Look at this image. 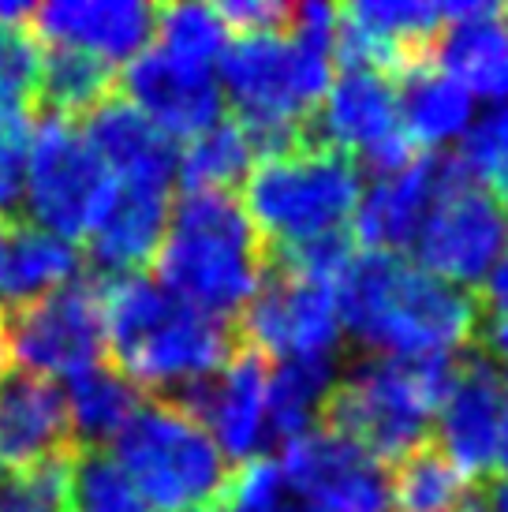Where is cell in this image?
<instances>
[{"label":"cell","instance_id":"22","mask_svg":"<svg viewBox=\"0 0 508 512\" xmlns=\"http://www.w3.org/2000/svg\"><path fill=\"white\" fill-rule=\"evenodd\" d=\"M505 8L486 0L445 4V30L434 42V64L475 98L508 101V38Z\"/></svg>","mask_w":508,"mask_h":512},{"label":"cell","instance_id":"25","mask_svg":"<svg viewBox=\"0 0 508 512\" xmlns=\"http://www.w3.org/2000/svg\"><path fill=\"white\" fill-rule=\"evenodd\" d=\"M64 400H68L71 430L79 445H105L127 427V419L139 412L142 389L124 370H116L109 359L86 370H75L64 378Z\"/></svg>","mask_w":508,"mask_h":512},{"label":"cell","instance_id":"40","mask_svg":"<svg viewBox=\"0 0 508 512\" xmlns=\"http://www.w3.org/2000/svg\"><path fill=\"white\" fill-rule=\"evenodd\" d=\"M8 363H12V356H8V344H4V329H0V378L8 374Z\"/></svg>","mask_w":508,"mask_h":512},{"label":"cell","instance_id":"27","mask_svg":"<svg viewBox=\"0 0 508 512\" xmlns=\"http://www.w3.org/2000/svg\"><path fill=\"white\" fill-rule=\"evenodd\" d=\"M340 378L337 359H288L269 367V434L292 441L322 423V408Z\"/></svg>","mask_w":508,"mask_h":512},{"label":"cell","instance_id":"31","mask_svg":"<svg viewBox=\"0 0 508 512\" xmlns=\"http://www.w3.org/2000/svg\"><path fill=\"white\" fill-rule=\"evenodd\" d=\"M232 30L210 4H169L157 8V49L172 57L198 64V68H217L228 49Z\"/></svg>","mask_w":508,"mask_h":512},{"label":"cell","instance_id":"15","mask_svg":"<svg viewBox=\"0 0 508 512\" xmlns=\"http://www.w3.org/2000/svg\"><path fill=\"white\" fill-rule=\"evenodd\" d=\"M139 113H146L172 139H195L198 131L225 120V90L217 68H198L172 57L157 45H146L131 60L116 86Z\"/></svg>","mask_w":508,"mask_h":512},{"label":"cell","instance_id":"28","mask_svg":"<svg viewBox=\"0 0 508 512\" xmlns=\"http://www.w3.org/2000/svg\"><path fill=\"white\" fill-rule=\"evenodd\" d=\"M254 161L258 154L240 120H217L213 128L187 139V146L180 150L176 180L184 191H232L247 180Z\"/></svg>","mask_w":508,"mask_h":512},{"label":"cell","instance_id":"13","mask_svg":"<svg viewBox=\"0 0 508 512\" xmlns=\"http://www.w3.org/2000/svg\"><path fill=\"white\" fill-rule=\"evenodd\" d=\"M508 385L505 370L482 352L479 344L460 352L456 378L441 400L434 434L441 453L449 456L467 479H486L501 460Z\"/></svg>","mask_w":508,"mask_h":512},{"label":"cell","instance_id":"16","mask_svg":"<svg viewBox=\"0 0 508 512\" xmlns=\"http://www.w3.org/2000/svg\"><path fill=\"white\" fill-rule=\"evenodd\" d=\"M400 131V94L393 79L370 68H340L307 124V143L367 157Z\"/></svg>","mask_w":508,"mask_h":512},{"label":"cell","instance_id":"26","mask_svg":"<svg viewBox=\"0 0 508 512\" xmlns=\"http://www.w3.org/2000/svg\"><path fill=\"white\" fill-rule=\"evenodd\" d=\"M120 75L116 64L94 57L75 45H49L42 57V79H38V98L45 113L57 116H86L94 113L101 101L113 98Z\"/></svg>","mask_w":508,"mask_h":512},{"label":"cell","instance_id":"42","mask_svg":"<svg viewBox=\"0 0 508 512\" xmlns=\"http://www.w3.org/2000/svg\"><path fill=\"white\" fill-rule=\"evenodd\" d=\"M281 512H311V509H307V505H284Z\"/></svg>","mask_w":508,"mask_h":512},{"label":"cell","instance_id":"43","mask_svg":"<svg viewBox=\"0 0 508 512\" xmlns=\"http://www.w3.org/2000/svg\"><path fill=\"white\" fill-rule=\"evenodd\" d=\"M501 23H505V38H508V8H505V15H501Z\"/></svg>","mask_w":508,"mask_h":512},{"label":"cell","instance_id":"14","mask_svg":"<svg viewBox=\"0 0 508 512\" xmlns=\"http://www.w3.org/2000/svg\"><path fill=\"white\" fill-rule=\"evenodd\" d=\"M269 367L273 363L266 356L240 344V352L217 374L169 397L210 430L228 464L262 456L266 441L273 438L269 434Z\"/></svg>","mask_w":508,"mask_h":512},{"label":"cell","instance_id":"3","mask_svg":"<svg viewBox=\"0 0 508 512\" xmlns=\"http://www.w3.org/2000/svg\"><path fill=\"white\" fill-rule=\"evenodd\" d=\"M154 270L172 296L210 318L240 322L266 281L269 247L236 191H184L172 206Z\"/></svg>","mask_w":508,"mask_h":512},{"label":"cell","instance_id":"4","mask_svg":"<svg viewBox=\"0 0 508 512\" xmlns=\"http://www.w3.org/2000/svg\"><path fill=\"white\" fill-rule=\"evenodd\" d=\"M333 53L292 30L236 34L221 57V90L258 157L307 143V124L333 83Z\"/></svg>","mask_w":508,"mask_h":512},{"label":"cell","instance_id":"33","mask_svg":"<svg viewBox=\"0 0 508 512\" xmlns=\"http://www.w3.org/2000/svg\"><path fill=\"white\" fill-rule=\"evenodd\" d=\"M284 494H288V479L281 471V460L254 456L232 468L221 498L213 505L221 512H281Z\"/></svg>","mask_w":508,"mask_h":512},{"label":"cell","instance_id":"5","mask_svg":"<svg viewBox=\"0 0 508 512\" xmlns=\"http://www.w3.org/2000/svg\"><path fill=\"white\" fill-rule=\"evenodd\" d=\"M460 356L385 359L367 356L340 370L322 408V427L367 449L378 464H396L434 434V415L456 378Z\"/></svg>","mask_w":508,"mask_h":512},{"label":"cell","instance_id":"44","mask_svg":"<svg viewBox=\"0 0 508 512\" xmlns=\"http://www.w3.org/2000/svg\"><path fill=\"white\" fill-rule=\"evenodd\" d=\"M198 512H221V509H217V505H206V509H198Z\"/></svg>","mask_w":508,"mask_h":512},{"label":"cell","instance_id":"18","mask_svg":"<svg viewBox=\"0 0 508 512\" xmlns=\"http://www.w3.org/2000/svg\"><path fill=\"white\" fill-rule=\"evenodd\" d=\"M75 445L68 400L53 378L30 370L0 378V464L27 471L71 453Z\"/></svg>","mask_w":508,"mask_h":512},{"label":"cell","instance_id":"7","mask_svg":"<svg viewBox=\"0 0 508 512\" xmlns=\"http://www.w3.org/2000/svg\"><path fill=\"white\" fill-rule=\"evenodd\" d=\"M113 456L150 512H198L225 490L232 464L210 430L169 397H150L116 434Z\"/></svg>","mask_w":508,"mask_h":512},{"label":"cell","instance_id":"38","mask_svg":"<svg viewBox=\"0 0 508 512\" xmlns=\"http://www.w3.org/2000/svg\"><path fill=\"white\" fill-rule=\"evenodd\" d=\"M8 228L12 221H0V281H4V255H8Z\"/></svg>","mask_w":508,"mask_h":512},{"label":"cell","instance_id":"30","mask_svg":"<svg viewBox=\"0 0 508 512\" xmlns=\"http://www.w3.org/2000/svg\"><path fill=\"white\" fill-rule=\"evenodd\" d=\"M71 512H150L139 486L105 445H79L68 471Z\"/></svg>","mask_w":508,"mask_h":512},{"label":"cell","instance_id":"20","mask_svg":"<svg viewBox=\"0 0 508 512\" xmlns=\"http://www.w3.org/2000/svg\"><path fill=\"white\" fill-rule=\"evenodd\" d=\"M449 154H419L408 169L393 176H378L363 191L359 210L352 217V236L363 243V251H389L400 255L415 243L430 206L438 199V187L445 180Z\"/></svg>","mask_w":508,"mask_h":512},{"label":"cell","instance_id":"2","mask_svg":"<svg viewBox=\"0 0 508 512\" xmlns=\"http://www.w3.org/2000/svg\"><path fill=\"white\" fill-rule=\"evenodd\" d=\"M109 363L150 397H172L210 378L240 352L236 322L210 318L150 273L98 277Z\"/></svg>","mask_w":508,"mask_h":512},{"label":"cell","instance_id":"39","mask_svg":"<svg viewBox=\"0 0 508 512\" xmlns=\"http://www.w3.org/2000/svg\"><path fill=\"white\" fill-rule=\"evenodd\" d=\"M452 512H490V505L486 501H475V498H467L464 505H456Z\"/></svg>","mask_w":508,"mask_h":512},{"label":"cell","instance_id":"17","mask_svg":"<svg viewBox=\"0 0 508 512\" xmlns=\"http://www.w3.org/2000/svg\"><path fill=\"white\" fill-rule=\"evenodd\" d=\"M38 42L75 45L109 64H131L157 34V8L142 0H49L34 8Z\"/></svg>","mask_w":508,"mask_h":512},{"label":"cell","instance_id":"41","mask_svg":"<svg viewBox=\"0 0 508 512\" xmlns=\"http://www.w3.org/2000/svg\"><path fill=\"white\" fill-rule=\"evenodd\" d=\"M490 191H494L497 199H501V206H505V210H508V176H505V180H501V184L490 187Z\"/></svg>","mask_w":508,"mask_h":512},{"label":"cell","instance_id":"21","mask_svg":"<svg viewBox=\"0 0 508 512\" xmlns=\"http://www.w3.org/2000/svg\"><path fill=\"white\" fill-rule=\"evenodd\" d=\"M172 217V191L165 187L116 184L105 210L98 214L86 255L94 262L98 277L116 273H142L157 258Z\"/></svg>","mask_w":508,"mask_h":512},{"label":"cell","instance_id":"24","mask_svg":"<svg viewBox=\"0 0 508 512\" xmlns=\"http://www.w3.org/2000/svg\"><path fill=\"white\" fill-rule=\"evenodd\" d=\"M79 262L83 255L71 240L15 217L8 228V255H4V281H0L4 307L30 303L53 288L71 285L79 277Z\"/></svg>","mask_w":508,"mask_h":512},{"label":"cell","instance_id":"34","mask_svg":"<svg viewBox=\"0 0 508 512\" xmlns=\"http://www.w3.org/2000/svg\"><path fill=\"white\" fill-rule=\"evenodd\" d=\"M42 57L45 49L38 34L19 23L0 19V86L12 90L19 98H38V79H42Z\"/></svg>","mask_w":508,"mask_h":512},{"label":"cell","instance_id":"6","mask_svg":"<svg viewBox=\"0 0 508 512\" xmlns=\"http://www.w3.org/2000/svg\"><path fill=\"white\" fill-rule=\"evenodd\" d=\"M359 199V161L318 143L258 157L243 180V210L269 251L352 228Z\"/></svg>","mask_w":508,"mask_h":512},{"label":"cell","instance_id":"10","mask_svg":"<svg viewBox=\"0 0 508 512\" xmlns=\"http://www.w3.org/2000/svg\"><path fill=\"white\" fill-rule=\"evenodd\" d=\"M0 329L19 370L45 378H68L109 356L98 277H75L71 285L53 288L30 303L0 307Z\"/></svg>","mask_w":508,"mask_h":512},{"label":"cell","instance_id":"12","mask_svg":"<svg viewBox=\"0 0 508 512\" xmlns=\"http://www.w3.org/2000/svg\"><path fill=\"white\" fill-rule=\"evenodd\" d=\"M281 471L311 512H393L389 468L322 423L284 441Z\"/></svg>","mask_w":508,"mask_h":512},{"label":"cell","instance_id":"9","mask_svg":"<svg viewBox=\"0 0 508 512\" xmlns=\"http://www.w3.org/2000/svg\"><path fill=\"white\" fill-rule=\"evenodd\" d=\"M411 247L426 273L475 292L508 251V210L490 187L467 176L456 154H449L438 199Z\"/></svg>","mask_w":508,"mask_h":512},{"label":"cell","instance_id":"29","mask_svg":"<svg viewBox=\"0 0 508 512\" xmlns=\"http://www.w3.org/2000/svg\"><path fill=\"white\" fill-rule=\"evenodd\" d=\"M389 494L396 512H452L471 498V479L434 441H426L393 464Z\"/></svg>","mask_w":508,"mask_h":512},{"label":"cell","instance_id":"1","mask_svg":"<svg viewBox=\"0 0 508 512\" xmlns=\"http://www.w3.org/2000/svg\"><path fill=\"white\" fill-rule=\"evenodd\" d=\"M344 333L370 356L434 359L479 344L482 303L404 255L359 251L337 285Z\"/></svg>","mask_w":508,"mask_h":512},{"label":"cell","instance_id":"11","mask_svg":"<svg viewBox=\"0 0 508 512\" xmlns=\"http://www.w3.org/2000/svg\"><path fill=\"white\" fill-rule=\"evenodd\" d=\"M240 344L254 348L269 363L288 359H337L344 344L337 292L307 277L266 270V281L240 314Z\"/></svg>","mask_w":508,"mask_h":512},{"label":"cell","instance_id":"37","mask_svg":"<svg viewBox=\"0 0 508 512\" xmlns=\"http://www.w3.org/2000/svg\"><path fill=\"white\" fill-rule=\"evenodd\" d=\"M486 505H490V512H508V475H497V479H490Z\"/></svg>","mask_w":508,"mask_h":512},{"label":"cell","instance_id":"32","mask_svg":"<svg viewBox=\"0 0 508 512\" xmlns=\"http://www.w3.org/2000/svg\"><path fill=\"white\" fill-rule=\"evenodd\" d=\"M464 172L479 184L494 187L508 176V101H494L460 139V150H452Z\"/></svg>","mask_w":508,"mask_h":512},{"label":"cell","instance_id":"35","mask_svg":"<svg viewBox=\"0 0 508 512\" xmlns=\"http://www.w3.org/2000/svg\"><path fill=\"white\" fill-rule=\"evenodd\" d=\"M217 12L236 34L288 30L292 23V4H277V0H228V4H217Z\"/></svg>","mask_w":508,"mask_h":512},{"label":"cell","instance_id":"36","mask_svg":"<svg viewBox=\"0 0 508 512\" xmlns=\"http://www.w3.org/2000/svg\"><path fill=\"white\" fill-rule=\"evenodd\" d=\"M482 314H508V251L482 285Z\"/></svg>","mask_w":508,"mask_h":512},{"label":"cell","instance_id":"8","mask_svg":"<svg viewBox=\"0 0 508 512\" xmlns=\"http://www.w3.org/2000/svg\"><path fill=\"white\" fill-rule=\"evenodd\" d=\"M116 191V176L94 150L83 120L42 113L34 120L23 169V206L30 225L64 240H86Z\"/></svg>","mask_w":508,"mask_h":512},{"label":"cell","instance_id":"23","mask_svg":"<svg viewBox=\"0 0 508 512\" xmlns=\"http://www.w3.org/2000/svg\"><path fill=\"white\" fill-rule=\"evenodd\" d=\"M396 94H400V124L423 154H434L449 139H464V131L475 120L471 94L460 83H452L434 64V57L400 75Z\"/></svg>","mask_w":508,"mask_h":512},{"label":"cell","instance_id":"19","mask_svg":"<svg viewBox=\"0 0 508 512\" xmlns=\"http://www.w3.org/2000/svg\"><path fill=\"white\" fill-rule=\"evenodd\" d=\"M83 128L101 161L116 176V184L172 191L180 172V143L169 131L157 128L146 113H139L120 90L101 101L94 113L83 116Z\"/></svg>","mask_w":508,"mask_h":512}]
</instances>
